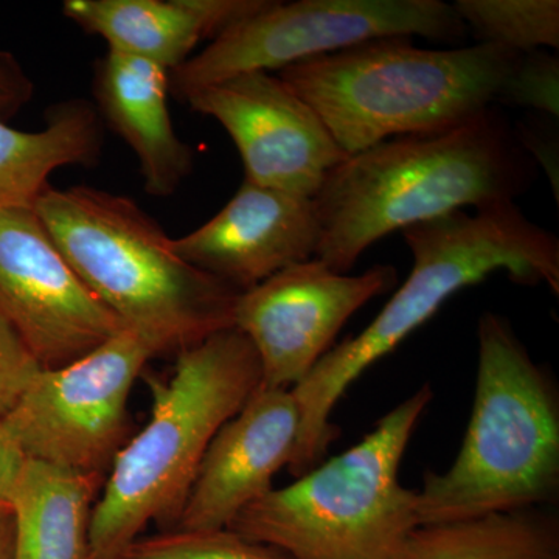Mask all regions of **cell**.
<instances>
[{
    "label": "cell",
    "mask_w": 559,
    "mask_h": 559,
    "mask_svg": "<svg viewBox=\"0 0 559 559\" xmlns=\"http://www.w3.org/2000/svg\"><path fill=\"white\" fill-rule=\"evenodd\" d=\"M536 164L495 106L452 130L378 143L333 168L314 197L316 259L348 274L370 246L393 231L465 207L514 204Z\"/></svg>",
    "instance_id": "obj_1"
},
{
    "label": "cell",
    "mask_w": 559,
    "mask_h": 559,
    "mask_svg": "<svg viewBox=\"0 0 559 559\" xmlns=\"http://www.w3.org/2000/svg\"><path fill=\"white\" fill-rule=\"evenodd\" d=\"M412 271L380 314L316 364L293 390L300 412L299 437L289 463L294 477L325 459L341 429L334 407L364 371L425 325L460 290L506 271L521 285L549 286L559 294V240L514 204L454 212L403 230Z\"/></svg>",
    "instance_id": "obj_2"
},
{
    "label": "cell",
    "mask_w": 559,
    "mask_h": 559,
    "mask_svg": "<svg viewBox=\"0 0 559 559\" xmlns=\"http://www.w3.org/2000/svg\"><path fill=\"white\" fill-rule=\"evenodd\" d=\"M148 384V423L114 459L92 510L90 559H124L151 522L175 528L209 444L260 388V360L231 326L179 352L170 377Z\"/></svg>",
    "instance_id": "obj_3"
},
{
    "label": "cell",
    "mask_w": 559,
    "mask_h": 559,
    "mask_svg": "<svg viewBox=\"0 0 559 559\" xmlns=\"http://www.w3.org/2000/svg\"><path fill=\"white\" fill-rule=\"evenodd\" d=\"M35 210L86 288L157 355L234 326L240 290L180 259L131 198L50 186Z\"/></svg>",
    "instance_id": "obj_4"
},
{
    "label": "cell",
    "mask_w": 559,
    "mask_h": 559,
    "mask_svg": "<svg viewBox=\"0 0 559 559\" xmlns=\"http://www.w3.org/2000/svg\"><path fill=\"white\" fill-rule=\"evenodd\" d=\"M521 57L492 44L436 50L411 38H381L297 62L277 76L353 156L476 119L499 102Z\"/></svg>",
    "instance_id": "obj_5"
},
{
    "label": "cell",
    "mask_w": 559,
    "mask_h": 559,
    "mask_svg": "<svg viewBox=\"0 0 559 559\" xmlns=\"http://www.w3.org/2000/svg\"><path fill=\"white\" fill-rule=\"evenodd\" d=\"M468 429L444 473L417 491L419 525L476 520L555 502L559 492V395L509 319L485 312Z\"/></svg>",
    "instance_id": "obj_6"
},
{
    "label": "cell",
    "mask_w": 559,
    "mask_h": 559,
    "mask_svg": "<svg viewBox=\"0 0 559 559\" xmlns=\"http://www.w3.org/2000/svg\"><path fill=\"white\" fill-rule=\"evenodd\" d=\"M432 396L421 385L358 444L272 488L229 530L288 559H403L419 522L400 465Z\"/></svg>",
    "instance_id": "obj_7"
},
{
    "label": "cell",
    "mask_w": 559,
    "mask_h": 559,
    "mask_svg": "<svg viewBox=\"0 0 559 559\" xmlns=\"http://www.w3.org/2000/svg\"><path fill=\"white\" fill-rule=\"evenodd\" d=\"M414 35L454 43L468 32L441 0H266L173 70L170 91L183 100L190 92L242 73L280 72L366 40Z\"/></svg>",
    "instance_id": "obj_8"
},
{
    "label": "cell",
    "mask_w": 559,
    "mask_h": 559,
    "mask_svg": "<svg viewBox=\"0 0 559 559\" xmlns=\"http://www.w3.org/2000/svg\"><path fill=\"white\" fill-rule=\"evenodd\" d=\"M156 355L121 330L83 358L40 369L3 425L28 459L103 479L128 441L132 385Z\"/></svg>",
    "instance_id": "obj_9"
},
{
    "label": "cell",
    "mask_w": 559,
    "mask_h": 559,
    "mask_svg": "<svg viewBox=\"0 0 559 559\" xmlns=\"http://www.w3.org/2000/svg\"><path fill=\"white\" fill-rule=\"evenodd\" d=\"M399 282L392 264L340 274L318 259L294 264L242 290L234 326L259 356L261 385L294 389L331 348L349 318Z\"/></svg>",
    "instance_id": "obj_10"
},
{
    "label": "cell",
    "mask_w": 559,
    "mask_h": 559,
    "mask_svg": "<svg viewBox=\"0 0 559 559\" xmlns=\"http://www.w3.org/2000/svg\"><path fill=\"white\" fill-rule=\"evenodd\" d=\"M0 314L43 369L83 358L124 330L81 282L35 207L0 210Z\"/></svg>",
    "instance_id": "obj_11"
},
{
    "label": "cell",
    "mask_w": 559,
    "mask_h": 559,
    "mask_svg": "<svg viewBox=\"0 0 559 559\" xmlns=\"http://www.w3.org/2000/svg\"><path fill=\"white\" fill-rule=\"evenodd\" d=\"M182 102L221 123L240 151L245 179L257 186L314 200L348 157L316 110L271 73H242Z\"/></svg>",
    "instance_id": "obj_12"
},
{
    "label": "cell",
    "mask_w": 559,
    "mask_h": 559,
    "mask_svg": "<svg viewBox=\"0 0 559 559\" xmlns=\"http://www.w3.org/2000/svg\"><path fill=\"white\" fill-rule=\"evenodd\" d=\"M299 428L293 390L260 385L209 444L173 530L229 528L242 510L271 491L275 474L289 466Z\"/></svg>",
    "instance_id": "obj_13"
},
{
    "label": "cell",
    "mask_w": 559,
    "mask_h": 559,
    "mask_svg": "<svg viewBox=\"0 0 559 559\" xmlns=\"http://www.w3.org/2000/svg\"><path fill=\"white\" fill-rule=\"evenodd\" d=\"M319 242L314 201L245 179L219 213L171 246L187 263L242 293L316 259Z\"/></svg>",
    "instance_id": "obj_14"
},
{
    "label": "cell",
    "mask_w": 559,
    "mask_h": 559,
    "mask_svg": "<svg viewBox=\"0 0 559 559\" xmlns=\"http://www.w3.org/2000/svg\"><path fill=\"white\" fill-rule=\"evenodd\" d=\"M266 0H68L62 11L109 50L168 72L189 61L202 39H216Z\"/></svg>",
    "instance_id": "obj_15"
},
{
    "label": "cell",
    "mask_w": 559,
    "mask_h": 559,
    "mask_svg": "<svg viewBox=\"0 0 559 559\" xmlns=\"http://www.w3.org/2000/svg\"><path fill=\"white\" fill-rule=\"evenodd\" d=\"M170 72L154 62L109 50L98 62L95 97L106 121L134 151L150 197L167 198L193 170V151L176 134Z\"/></svg>",
    "instance_id": "obj_16"
},
{
    "label": "cell",
    "mask_w": 559,
    "mask_h": 559,
    "mask_svg": "<svg viewBox=\"0 0 559 559\" xmlns=\"http://www.w3.org/2000/svg\"><path fill=\"white\" fill-rule=\"evenodd\" d=\"M102 480L28 459L11 500L14 559H90Z\"/></svg>",
    "instance_id": "obj_17"
},
{
    "label": "cell",
    "mask_w": 559,
    "mask_h": 559,
    "mask_svg": "<svg viewBox=\"0 0 559 559\" xmlns=\"http://www.w3.org/2000/svg\"><path fill=\"white\" fill-rule=\"evenodd\" d=\"M102 143L97 110L83 98L51 106L39 131L16 130L0 119V210L35 207L55 171L94 165Z\"/></svg>",
    "instance_id": "obj_18"
},
{
    "label": "cell",
    "mask_w": 559,
    "mask_h": 559,
    "mask_svg": "<svg viewBox=\"0 0 559 559\" xmlns=\"http://www.w3.org/2000/svg\"><path fill=\"white\" fill-rule=\"evenodd\" d=\"M403 559H559V522L540 509L419 525Z\"/></svg>",
    "instance_id": "obj_19"
},
{
    "label": "cell",
    "mask_w": 559,
    "mask_h": 559,
    "mask_svg": "<svg viewBox=\"0 0 559 559\" xmlns=\"http://www.w3.org/2000/svg\"><path fill=\"white\" fill-rule=\"evenodd\" d=\"M452 9L479 44L521 55L558 50V0H457Z\"/></svg>",
    "instance_id": "obj_20"
},
{
    "label": "cell",
    "mask_w": 559,
    "mask_h": 559,
    "mask_svg": "<svg viewBox=\"0 0 559 559\" xmlns=\"http://www.w3.org/2000/svg\"><path fill=\"white\" fill-rule=\"evenodd\" d=\"M124 559H288L263 544L242 538L231 530L183 532L165 530L139 538Z\"/></svg>",
    "instance_id": "obj_21"
},
{
    "label": "cell",
    "mask_w": 559,
    "mask_h": 559,
    "mask_svg": "<svg viewBox=\"0 0 559 559\" xmlns=\"http://www.w3.org/2000/svg\"><path fill=\"white\" fill-rule=\"evenodd\" d=\"M498 103L532 109L558 120V55L549 50H535L522 55L520 64L500 92Z\"/></svg>",
    "instance_id": "obj_22"
},
{
    "label": "cell",
    "mask_w": 559,
    "mask_h": 559,
    "mask_svg": "<svg viewBox=\"0 0 559 559\" xmlns=\"http://www.w3.org/2000/svg\"><path fill=\"white\" fill-rule=\"evenodd\" d=\"M43 369L20 334L0 314V419Z\"/></svg>",
    "instance_id": "obj_23"
},
{
    "label": "cell",
    "mask_w": 559,
    "mask_h": 559,
    "mask_svg": "<svg viewBox=\"0 0 559 559\" xmlns=\"http://www.w3.org/2000/svg\"><path fill=\"white\" fill-rule=\"evenodd\" d=\"M546 120H536L533 123L522 121L514 128L522 148L527 151L535 160L536 167L540 165L550 180L555 200L559 201V170H558V132L554 124Z\"/></svg>",
    "instance_id": "obj_24"
},
{
    "label": "cell",
    "mask_w": 559,
    "mask_h": 559,
    "mask_svg": "<svg viewBox=\"0 0 559 559\" xmlns=\"http://www.w3.org/2000/svg\"><path fill=\"white\" fill-rule=\"evenodd\" d=\"M33 97V83L9 51H0V119L20 112Z\"/></svg>",
    "instance_id": "obj_25"
},
{
    "label": "cell",
    "mask_w": 559,
    "mask_h": 559,
    "mask_svg": "<svg viewBox=\"0 0 559 559\" xmlns=\"http://www.w3.org/2000/svg\"><path fill=\"white\" fill-rule=\"evenodd\" d=\"M28 457L0 419V509H11Z\"/></svg>",
    "instance_id": "obj_26"
},
{
    "label": "cell",
    "mask_w": 559,
    "mask_h": 559,
    "mask_svg": "<svg viewBox=\"0 0 559 559\" xmlns=\"http://www.w3.org/2000/svg\"><path fill=\"white\" fill-rule=\"evenodd\" d=\"M0 559H14V518L11 509H0Z\"/></svg>",
    "instance_id": "obj_27"
}]
</instances>
